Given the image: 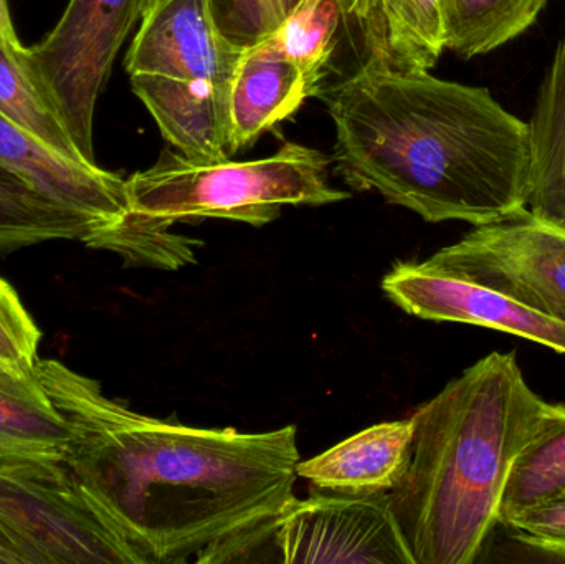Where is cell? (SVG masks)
Listing matches in <instances>:
<instances>
[{
  "label": "cell",
  "mask_w": 565,
  "mask_h": 564,
  "mask_svg": "<svg viewBox=\"0 0 565 564\" xmlns=\"http://www.w3.org/2000/svg\"><path fill=\"white\" fill-rule=\"evenodd\" d=\"M36 377L70 430L65 464L145 564L248 562L295 499V426L199 429L142 416L56 360ZM275 553V552H274Z\"/></svg>",
  "instance_id": "obj_1"
},
{
  "label": "cell",
  "mask_w": 565,
  "mask_h": 564,
  "mask_svg": "<svg viewBox=\"0 0 565 564\" xmlns=\"http://www.w3.org/2000/svg\"><path fill=\"white\" fill-rule=\"evenodd\" d=\"M328 109L335 166L358 191L427 222L481 225L527 205L530 126L490 89L365 60Z\"/></svg>",
  "instance_id": "obj_2"
},
{
  "label": "cell",
  "mask_w": 565,
  "mask_h": 564,
  "mask_svg": "<svg viewBox=\"0 0 565 564\" xmlns=\"http://www.w3.org/2000/svg\"><path fill=\"white\" fill-rule=\"evenodd\" d=\"M550 403L514 353L481 358L418 407L411 466L391 500L415 564H471L500 525L518 456Z\"/></svg>",
  "instance_id": "obj_3"
},
{
  "label": "cell",
  "mask_w": 565,
  "mask_h": 564,
  "mask_svg": "<svg viewBox=\"0 0 565 564\" xmlns=\"http://www.w3.org/2000/svg\"><path fill=\"white\" fill-rule=\"evenodd\" d=\"M329 158L285 142L270 158L199 162L161 152L154 166L126 179L129 215L142 224L171 228L178 222L225 219L262 227L286 205H326L351 194L328 181Z\"/></svg>",
  "instance_id": "obj_4"
},
{
  "label": "cell",
  "mask_w": 565,
  "mask_h": 564,
  "mask_svg": "<svg viewBox=\"0 0 565 564\" xmlns=\"http://www.w3.org/2000/svg\"><path fill=\"white\" fill-rule=\"evenodd\" d=\"M154 2L70 0L52 32L25 50L26 72L92 164L96 103L119 49Z\"/></svg>",
  "instance_id": "obj_5"
},
{
  "label": "cell",
  "mask_w": 565,
  "mask_h": 564,
  "mask_svg": "<svg viewBox=\"0 0 565 564\" xmlns=\"http://www.w3.org/2000/svg\"><path fill=\"white\" fill-rule=\"evenodd\" d=\"M0 519L35 542L52 564H145L62 460L0 466Z\"/></svg>",
  "instance_id": "obj_6"
},
{
  "label": "cell",
  "mask_w": 565,
  "mask_h": 564,
  "mask_svg": "<svg viewBox=\"0 0 565 564\" xmlns=\"http://www.w3.org/2000/svg\"><path fill=\"white\" fill-rule=\"evenodd\" d=\"M424 264L565 323V231L541 221L527 207L475 225Z\"/></svg>",
  "instance_id": "obj_7"
},
{
  "label": "cell",
  "mask_w": 565,
  "mask_h": 564,
  "mask_svg": "<svg viewBox=\"0 0 565 564\" xmlns=\"http://www.w3.org/2000/svg\"><path fill=\"white\" fill-rule=\"evenodd\" d=\"M274 550L288 564H415L388 492L295 497L275 525Z\"/></svg>",
  "instance_id": "obj_8"
},
{
  "label": "cell",
  "mask_w": 565,
  "mask_h": 564,
  "mask_svg": "<svg viewBox=\"0 0 565 564\" xmlns=\"http://www.w3.org/2000/svg\"><path fill=\"white\" fill-rule=\"evenodd\" d=\"M392 304L428 321L473 324L514 334L565 354V323L500 291L428 267L398 262L382 280Z\"/></svg>",
  "instance_id": "obj_9"
},
{
  "label": "cell",
  "mask_w": 565,
  "mask_h": 564,
  "mask_svg": "<svg viewBox=\"0 0 565 564\" xmlns=\"http://www.w3.org/2000/svg\"><path fill=\"white\" fill-rule=\"evenodd\" d=\"M244 52L218 33L207 0H156L126 55L129 75L232 86Z\"/></svg>",
  "instance_id": "obj_10"
},
{
  "label": "cell",
  "mask_w": 565,
  "mask_h": 564,
  "mask_svg": "<svg viewBox=\"0 0 565 564\" xmlns=\"http://www.w3.org/2000/svg\"><path fill=\"white\" fill-rule=\"evenodd\" d=\"M0 162L53 201L95 219L99 228L118 224L128 215L125 179L98 164H82L56 155L2 115Z\"/></svg>",
  "instance_id": "obj_11"
},
{
  "label": "cell",
  "mask_w": 565,
  "mask_h": 564,
  "mask_svg": "<svg viewBox=\"0 0 565 564\" xmlns=\"http://www.w3.org/2000/svg\"><path fill=\"white\" fill-rule=\"evenodd\" d=\"M162 136L199 162L231 158V88L158 75H129Z\"/></svg>",
  "instance_id": "obj_12"
},
{
  "label": "cell",
  "mask_w": 565,
  "mask_h": 564,
  "mask_svg": "<svg viewBox=\"0 0 565 564\" xmlns=\"http://www.w3.org/2000/svg\"><path fill=\"white\" fill-rule=\"evenodd\" d=\"M415 419L392 421L361 430L309 460H299L298 477L321 492H392L411 466Z\"/></svg>",
  "instance_id": "obj_13"
},
{
  "label": "cell",
  "mask_w": 565,
  "mask_h": 564,
  "mask_svg": "<svg viewBox=\"0 0 565 564\" xmlns=\"http://www.w3.org/2000/svg\"><path fill=\"white\" fill-rule=\"evenodd\" d=\"M315 92L308 76L271 36L245 50L232 79L231 156L295 115Z\"/></svg>",
  "instance_id": "obj_14"
},
{
  "label": "cell",
  "mask_w": 565,
  "mask_h": 564,
  "mask_svg": "<svg viewBox=\"0 0 565 564\" xmlns=\"http://www.w3.org/2000/svg\"><path fill=\"white\" fill-rule=\"evenodd\" d=\"M367 58L401 72H428L447 49V0H351Z\"/></svg>",
  "instance_id": "obj_15"
},
{
  "label": "cell",
  "mask_w": 565,
  "mask_h": 564,
  "mask_svg": "<svg viewBox=\"0 0 565 564\" xmlns=\"http://www.w3.org/2000/svg\"><path fill=\"white\" fill-rule=\"evenodd\" d=\"M530 126L526 207L565 231V33L541 86Z\"/></svg>",
  "instance_id": "obj_16"
},
{
  "label": "cell",
  "mask_w": 565,
  "mask_h": 564,
  "mask_svg": "<svg viewBox=\"0 0 565 564\" xmlns=\"http://www.w3.org/2000/svg\"><path fill=\"white\" fill-rule=\"evenodd\" d=\"M98 222L73 211L0 162V257L50 241H83Z\"/></svg>",
  "instance_id": "obj_17"
},
{
  "label": "cell",
  "mask_w": 565,
  "mask_h": 564,
  "mask_svg": "<svg viewBox=\"0 0 565 564\" xmlns=\"http://www.w3.org/2000/svg\"><path fill=\"white\" fill-rule=\"evenodd\" d=\"M68 444V426L39 377L20 381L0 376V449L65 462Z\"/></svg>",
  "instance_id": "obj_18"
},
{
  "label": "cell",
  "mask_w": 565,
  "mask_h": 564,
  "mask_svg": "<svg viewBox=\"0 0 565 564\" xmlns=\"http://www.w3.org/2000/svg\"><path fill=\"white\" fill-rule=\"evenodd\" d=\"M565 489V406L551 404L511 469L501 503L504 520Z\"/></svg>",
  "instance_id": "obj_19"
},
{
  "label": "cell",
  "mask_w": 565,
  "mask_h": 564,
  "mask_svg": "<svg viewBox=\"0 0 565 564\" xmlns=\"http://www.w3.org/2000/svg\"><path fill=\"white\" fill-rule=\"evenodd\" d=\"M550 0H447V49L487 55L526 32Z\"/></svg>",
  "instance_id": "obj_20"
},
{
  "label": "cell",
  "mask_w": 565,
  "mask_h": 564,
  "mask_svg": "<svg viewBox=\"0 0 565 564\" xmlns=\"http://www.w3.org/2000/svg\"><path fill=\"white\" fill-rule=\"evenodd\" d=\"M25 50L0 43V115L63 158L92 164L83 158L65 121L36 88L25 68Z\"/></svg>",
  "instance_id": "obj_21"
},
{
  "label": "cell",
  "mask_w": 565,
  "mask_h": 564,
  "mask_svg": "<svg viewBox=\"0 0 565 564\" xmlns=\"http://www.w3.org/2000/svg\"><path fill=\"white\" fill-rule=\"evenodd\" d=\"M348 17L349 0H301L271 39L318 88Z\"/></svg>",
  "instance_id": "obj_22"
},
{
  "label": "cell",
  "mask_w": 565,
  "mask_h": 564,
  "mask_svg": "<svg viewBox=\"0 0 565 564\" xmlns=\"http://www.w3.org/2000/svg\"><path fill=\"white\" fill-rule=\"evenodd\" d=\"M83 244L96 251L118 255L128 267L178 270L194 264L195 247L201 242L172 234L171 228L151 227L126 215L118 224L93 231Z\"/></svg>",
  "instance_id": "obj_23"
},
{
  "label": "cell",
  "mask_w": 565,
  "mask_h": 564,
  "mask_svg": "<svg viewBox=\"0 0 565 564\" xmlns=\"http://www.w3.org/2000/svg\"><path fill=\"white\" fill-rule=\"evenodd\" d=\"M301 0H207L218 33L235 49H254L280 30Z\"/></svg>",
  "instance_id": "obj_24"
},
{
  "label": "cell",
  "mask_w": 565,
  "mask_h": 564,
  "mask_svg": "<svg viewBox=\"0 0 565 564\" xmlns=\"http://www.w3.org/2000/svg\"><path fill=\"white\" fill-rule=\"evenodd\" d=\"M39 327L9 281L0 278V376L35 380Z\"/></svg>",
  "instance_id": "obj_25"
},
{
  "label": "cell",
  "mask_w": 565,
  "mask_h": 564,
  "mask_svg": "<svg viewBox=\"0 0 565 564\" xmlns=\"http://www.w3.org/2000/svg\"><path fill=\"white\" fill-rule=\"evenodd\" d=\"M516 540L565 562V489L504 520Z\"/></svg>",
  "instance_id": "obj_26"
},
{
  "label": "cell",
  "mask_w": 565,
  "mask_h": 564,
  "mask_svg": "<svg viewBox=\"0 0 565 564\" xmlns=\"http://www.w3.org/2000/svg\"><path fill=\"white\" fill-rule=\"evenodd\" d=\"M0 564H52L35 542L0 519Z\"/></svg>",
  "instance_id": "obj_27"
},
{
  "label": "cell",
  "mask_w": 565,
  "mask_h": 564,
  "mask_svg": "<svg viewBox=\"0 0 565 564\" xmlns=\"http://www.w3.org/2000/svg\"><path fill=\"white\" fill-rule=\"evenodd\" d=\"M0 43L9 46V49L15 50V52H22V50L25 49V46L20 43L19 36H17L15 26H13L7 0H0Z\"/></svg>",
  "instance_id": "obj_28"
},
{
  "label": "cell",
  "mask_w": 565,
  "mask_h": 564,
  "mask_svg": "<svg viewBox=\"0 0 565 564\" xmlns=\"http://www.w3.org/2000/svg\"><path fill=\"white\" fill-rule=\"evenodd\" d=\"M349 2H351V0H349Z\"/></svg>",
  "instance_id": "obj_29"
}]
</instances>
